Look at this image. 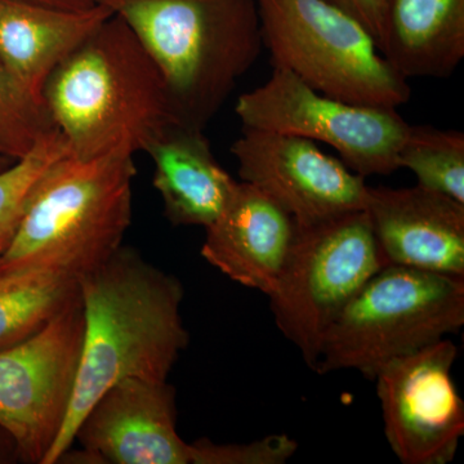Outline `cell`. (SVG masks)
I'll return each mask as SVG.
<instances>
[{"label":"cell","instance_id":"obj_24","mask_svg":"<svg viewBox=\"0 0 464 464\" xmlns=\"http://www.w3.org/2000/svg\"><path fill=\"white\" fill-rule=\"evenodd\" d=\"M26 2L48 5V7L81 11V9H90L100 5L102 0H26Z\"/></svg>","mask_w":464,"mask_h":464},{"label":"cell","instance_id":"obj_23","mask_svg":"<svg viewBox=\"0 0 464 464\" xmlns=\"http://www.w3.org/2000/svg\"><path fill=\"white\" fill-rule=\"evenodd\" d=\"M329 2L355 17L373 35L375 42L380 41L383 0H329Z\"/></svg>","mask_w":464,"mask_h":464},{"label":"cell","instance_id":"obj_12","mask_svg":"<svg viewBox=\"0 0 464 464\" xmlns=\"http://www.w3.org/2000/svg\"><path fill=\"white\" fill-rule=\"evenodd\" d=\"M176 423V391L168 381L127 378L92 406L75 440L91 463L191 464V444Z\"/></svg>","mask_w":464,"mask_h":464},{"label":"cell","instance_id":"obj_2","mask_svg":"<svg viewBox=\"0 0 464 464\" xmlns=\"http://www.w3.org/2000/svg\"><path fill=\"white\" fill-rule=\"evenodd\" d=\"M42 100L70 155L81 159L146 152L177 121L157 63L115 14L52 72Z\"/></svg>","mask_w":464,"mask_h":464},{"label":"cell","instance_id":"obj_26","mask_svg":"<svg viewBox=\"0 0 464 464\" xmlns=\"http://www.w3.org/2000/svg\"><path fill=\"white\" fill-rule=\"evenodd\" d=\"M11 163H12V161L8 160V159L0 158V169H2V168L7 167L8 164H11Z\"/></svg>","mask_w":464,"mask_h":464},{"label":"cell","instance_id":"obj_1","mask_svg":"<svg viewBox=\"0 0 464 464\" xmlns=\"http://www.w3.org/2000/svg\"><path fill=\"white\" fill-rule=\"evenodd\" d=\"M83 346L65 423L44 464L63 459L92 406L127 378L168 381L188 344L183 286L173 275L121 246L79 279Z\"/></svg>","mask_w":464,"mask_h":464},{"label":"cell","instance_id":"obj_22","mask_svg":"<svg viewBox=\"0 0 464 464\" xmlns=\"http://www.w3.org/2000/svg\"><path fill=\"white\" fill-rule=\"evenodd\" d=\"M297 449V441L286 435H271L249 444H216L199 439L191 444V464H283Z\"/></svg>","mask_w":464,"mask_h":464},{"label":"cell","instance_id":"obj_5","mask_svg":"<svg viewBox=\"0 0 464 464\" xmlns=\"http://www.w3.org/2000/svg\"><path fill=\"white\" fill-rule=\"evenodd\" d=\"M464 325V277L387 265L351 299L324 334L314 371H357L373 381L396 357Z\"/></svg>","mask_w":464,"mask_h":464},{"label":"cell","instance_id":"obj_20","mask_svg":"<svg viewBox=\"0 0 464 464\" xmlns=\"http://www.w3.org/2000/svg\"><path fill=\"white\" fill-rule=\"evenodd\" d=\"M69 154L65 140L54 128L26 157L0 169V258L16 235L21 219L45 174Z\"/></svg>","mask_w":464,"mask_h":464},{"label":"cell","instance_id":"obj_10","mask_svg":"<svg viewBox=\"0 0 464 464\" xmlns=\"http://www.w3.org/2000/svg\"><path fill=\"white\" fill-rule=\"evenodd\" d=\"M457 346L433 342L374 375L384 435L405 464H447L464 435V402L451 375Z\"/></svg>","mask_w":464,"mask_h":464},{"label":"cell","instance_id":"obj_18","mask_svg":"<svg viewBox=\"0 0 464 464\" xmlns=\"http://www.w3.org/2000/svg\"><path fill=\"white\" fill-rule=\"evenodd\" d=\"M79 297V280L52 270L0 273V350L42 331Z\"/></svg>","mask_w":464,"mask_h":464},{"label":"cell","instance_id":"obj_8","mask_svg":"<svg viewBox=\"0 0 464 464\" xmlns=\"http://www.w3.org/2000/svg\"><path fill=\"white\" fill-rule=\"evenodd\" d=\"M243 128L293 134L331 146L351 170L368 177L399 169L409 124L398 109L347 102L314 90L280 67L235 106Z\"/></svg>","mask_w":464,"mask_h":464},{"label":"cell","instance_id":"obj_15","mask_svg":"<svg viewBox=\"0 0 464 464\" xmlns=\"http://www.w3.org/2000/svg\"><path fill=\"white\" fill-rule=\"evenodd\" d=\"M111 14L103 5L72 11L26 0H0V63L43 103V88L52 72Z\"/></svg>","mask_w":464,"mask_h":464},{"label":"cell","instance_id":"obj_11","mask_svg":"<svg viewBox=\"0 0 464 464\" xmlns=\"http://www.w3.org/2000/svg\"><path fill=\"white\" fill-rule=\"evenodd\" d=\"M231 152L241 181L271 198L297 226L365 209L364 177L311 140L243 128Z\"/></svg>","mask_w":464,"mask_h":464},{"label":"cell","instance_id":"obj_6","mask_svg":"<svg viewBox=\"0 0 464 464\" xmlns=\"http://www.w3.org/2000/svg\"><path fill=\"white\" fill-rule=\"evenodd\" d=\"M256 5L274 67L347 102L398 109L411 99L408 81L344 9L329 0H256Z\"/></svg>","mask_w":464,"mask_h":464},{"label":"cell","instance_id":"obj_25","mask_svg":"<svg viewBox=\"0 0 464 464\" xmlns=\"http://www.w3.org/2000/svg\"><path fill=\"white\" fill-rule=\"evenodd\" d=\"M18 458L16 444L5 430L0 429V464L14 462Z\"/></svg>","mask_w":464,"mask_h":464},{"label":"cell","instance_id":"obj_7","mask_svg":"<svg viewBox=\"0 0 464 464\" xmlns=\"http://www.w3.org/2000/svg\"><path fill=\"white\" fill-rule=\"evenodd\" d=\"M384 266L365 209L297 226L268 298L277 328L313 371L331 324Z\"/></svg>","mask_w":464,"mask_h":464},{"label":"cell","instance_id":"obj_19","mask_svg":"<svg viewBox=\"0 0 464 464\" xmlns=\"http://www.w3.org/2000/svg\"><path fill=\"white\" fill-rule=\"evenodd\" d=\"M418 185L464 204V134L431 125H409L398 155Z\"/></svg>","mask_w":464,"mask_h":464},{"label":"cell","instance_id":"obj_16","mask_svg":"<svg viewBox=\"0 0 464 464\" xmlns=\"http://www.w3.org/2000/svg\"><path fill=\"white\" fill-rule=\"evenodd\" d=\"M155 188L170 224L209 227L228 206L239 182L217 161L204 130L176 121L146 150Z\"/></svg>","mask_w":464,"mask_h":464},{"label":"cell","instance_id":"obj_13","mask_svg":"<svg viewBox=\"0 0 464 464\" xmlns=\"http://www.w3.org/2000/svg\"><path fill=\"white\" fill-rule=\"evenodd\" d=\"M368 213L386 265L464 277V204L414 188H368Z\"/></svg>","mask_w":464,"mask_h":464},{"label":"cell","instance_id":"obj_17","mask_svg":"<svg viewBox=\"0 0 464 464\" xmlns=\"http://www.w3.org/2000/svg\"><path fill=\"white\" fill-rule=\"evenodd\" d=\"M382 56L409 78H448L464 57V0H383Z\"/></svg>","mask_w":464,"mask_h":464},{"label":"cell","instance_id":"obj_3","mask_svg":"<svg viewBox=\"0 0 464 464\" xmlns=\"http://www.w3.org/2000/svg\"><path fill=\"white\" fill-rule=\"evenodd\" d=\"M149 52L179 123L204 130L261 53L256 0H102Z\"/></svg>","mask_w":464,"mask_h":464},{"label":"cell","instance_id":"obj_4","mask_svg":"<svg viewBox=\"0 0 464 464\" xmlns=\"http://www.w3.org/2000/svg\"><path fill=\"white\" fill-rule=\"evenodd\" d=\"M133 157L60 159L36 188L0 273L52 270L79 280L111 258L132 219Z\"/></svg>","mask_w":464,"mask_h":464},{"label":"cell","instance_id":"obj_9","mask_svg":"<svg viewBox=\"0 0 464 464\" xmlns=\"http://www.w3.org/2000/svg\"><path fill=\"white\" fill-rule=\"evenodd\" d=\"M81 297L42 331L0 350V429L24 462L44 464L74 395L82 346Z\"/></svg>","mask_w":464,"mask_h":464},{"label":"cell","instance_id":"obj_21","mask_svg":"<svg viewBox=\"0 0 464 464\" xmlns=\"http://www.w3.org/2000/svg\"><path fill=\"white\" fill-rule=\"evenodd\" d=\"M54 130L44 105L30 96L0 63V158L26 157Z\"/></svg>","mask_w":464,"mask_h":464},{"label":"cell","instance_id":"obj_14","mask_svg":"<svg viewBox=\"0 0 464 464\" xmlns=\"http://www.w3.org/2000/svg\"><path fill=\"white\" fill-rule=\"evenodd\" d=\"M297 225L271 198L239 182L222 215L206 228L201 257L232 282L273 295Z\"/></svg>","mask_w":464,"mask_h":464}]
</instances>
